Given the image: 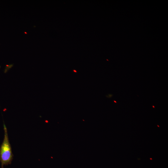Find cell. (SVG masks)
<instances>
[{"instance_id":"cell-1","label":"cell","mask_w":168,"mask_h":168,"mask_svg":"<svg viewBox=\"0 0 168 168\" xmlns=\"http://www.w3.org/2000/svg\"><path fill=\"white\" fill-rule=\"evenodd\" d=\"M4 137L0 147V161L1 168H4V166L11 164L13 159L11 146L8 137L7 128L4 124H3Z\"/></svg>"},{"instance_id":"cell-2","label":"cell","mask_w":168,"mask_h":168,"mask_svg":"<svg viewBox=\"0 0 168 168\" xmlns=\"http://www.w3.org/2000/svg\"><path fill=\"white\" fill-rule=\"evenodd\" d=\"M74 72H76V71H75V70H74Z\"/></svg>"},{"instance_id":"cell-3","label":"cell","mask_w":168,"mask_h":168,"mask_svg":"<svg viewBox=\"0 0 168 168\" xmlns=\"http://www.w3.org/2000/svg\"><path fill=\"white\" fill-rule=\"evenodd\" d=\"M114 101V102H115V103H116V102L115 101Z\"/></svg>"}]
</instances>
